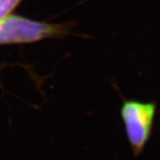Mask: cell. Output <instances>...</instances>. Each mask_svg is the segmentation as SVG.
I'll list each match as a JSON object with an SVG mask.
<instances>
[{
  "label": "cell",
  "instance_id": "obj_2",
  "mask_svg": "<svg viewBox=\"0 0 160 160\" xmlns=\"http://www.w3.org/2000/svg\"><path fill=\"white\" fill-rule=\"evenodd\" d=\"M59 26L8 15L0 22V44L32 42L61 33Z\"/></svg>",
  "mask_w": 160,
  "mask_h": 160
},
{
  "label": "cell",
  "instance_id": "obj_3",
  "mask_svg": "<svg viewBox=\"0 0 160 160\" xmlns=\"http://www.w3.org/2000/svg\"><path fill=\"white\" fill-rule=\"evenodd\" d=\"M21 0H0V22L9 15Z\"/></svg>",
  "mask_w": 160,
  "mask_h": 160
},
{
  "label": "cell",
  "instance_id": "obj_1",
  "mask_svg": "<svg viewBox=\"0 0 160 160\" xmlns=\"http://www.w3.org/2000/svg\"><path fill=\"white\" fill-rule=\"evenodd\" d=\"M157 108L156 102L123 99L120 117L127 142L134 158L142 155L151 138Z\"/></svg>",
  "mask_w": 160,
  "mask_h": 160
}]
</instances>
